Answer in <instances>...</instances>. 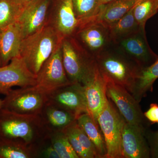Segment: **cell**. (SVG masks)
<instances>
[{
	"label": "cell",
	"instance_id": "obj_10",
	"mask_svg": "<svg viewBox=\"0 0 158 158\" xmlns=\"http://www.w3.org/2000/svg\"><path fill=\"white\" fill-rule=\"evenodd\" d=\"M73 37L94 58L113 45L108 28L94 22L80 26Z\"/></svg>",
	"mask_w": 158,
	"mask_h": 158
},
{
	"label": "cell",
	"instance_id": "obj_25",
	"mask_svg": "<svg viewBox=\"0 0 158 158\" xmlns=\"http://www.w3.org/2000/svg\"><path fill=\"white\" fill-rule=\"evenodd\" d=\"M17 140L0 136V158L29 157V153Z\"/></svg>",
	"mask_w": 158,
	"mask_h": 158
},
{
	"label": "cell",
	"instance_id": "obj_21",
	"mask_svg": "<svg viewBox=\"0 0 158 158\" xmlns=\"http://www.w3.org/2000/svg\"><path fill=\"white\" fill-rule=\"evenodd\" d=\"M133 7L121 19L108 27L113 44L117 40L143 29L139 27L136 21L133 14Z\"/></svg>",
	"mask_w": 158,
	"mask_h": 158
},
{
	"label": "cell",
	"instance_id": "obj_29",
	"mask_svg": "<svg viewBox=\"0 0 158 158\" xmlns=\"http://www.w3.org/2000/svg\"><path fill=\"white\" fill-rule=\"evenodd\" d=\"M65 128V130L63 132L67 136L70 144L79 158H91V156L82 146L69 125Z\"/></svg>",
	"mask_w": 158,
	"mask_h": 158
},
{
	"label": "cell",
	"instance_id": "obj_26",
	"mask_svg": "<svg viewBox=\"0 0 158 158\" xmlns=\"http://www.w3.org/2000/svg\"><path fill=\"white\" fill-rule=\"evenodd\" d=\"M52 146L61 158H79L64 132L57 133L52 138Z\"/></svg>",
	"mask_w": 158,
	"mask_h": 158
},
{
	"label": "cell",
	"instance_id": "obj_19",
	"mask_svg": "<svg viewBox=\"0 0 158 158\" xmlns=\"http://www.w3.org/2000/svg\"><path fill=\"white\" fill-rule=\"evenodd\" d=\"M76 121L96 147L100 158H106V143L102 132L99 128L98 123L88 113L80 115L77 118Z\"/></svg>",
	"mask_w": 158,
	"mask_h": 158
},
{
	"label": "cell",
	"instance_id": "obj_34",
	"mask_svg": "<svg viewBox=\"0 0 158 158\" xmlns=\"http://www.w3.org/2000/svg\"><path fill=\"white\" fill-rule=\"evenodd\" d=\"M112 1L113 0H100V2L101 5H103Z\"/></svg>",
	"mask_w": 158,
	"mask_h": 158
},
{
	"label": "cell",
	"instance_id": "obj_28",
	"mask_svg": "<svg viewBox=\"0 0 158 158\" xmlns=\"http://www.w3.org/2000/svg\"><path fill=\"white\" fill-rule=\"evenodd\" d=\"M69 126L77 136L82 146L91 156V158H100L96 147L84 131L80 127L76 120L69 125Z\"/></svg>",
	"mask_w": 158,
	"mask_h": 158
},
{
	"label": "cell",
	"instance_id": "obj_3",
	"mask_svg": "<svg viewBox=\"0 0 158 158\" xmlns=\"http://www.w3.org/2000/svg\"><path fill=\"white\" fill-rule=\"evenodd\" d=\"M61 48L63 65L69 80L72 83L85 85L98 68L95 58L74 37L62 39Z\"/></svg>",
	"mask_w": 158,
	"mask_h": 158
},
{
	"label": "cell",
	"instance_id": "obj_2",
	"mask_svg": "<svg viewBox=\"0 0 158 158\" xmlns=\"http://www.w3.org/2000/svg\"><path fill=\"white\" fill-rule=\"evenodd\" d=\"M62 40L56 31L48 23L41 30L22 40L19 56L30 70L37 75Z\"/></svg>",
	"mask_w": 158,
	"mask_h": 158
},
{
	"label": "cell",
	"instance_id": "obj_6",
	"mask_svg": "<svg viewBox=\"0 0 158 158\" xmlns=\"http://www.w3.org/2000/svg\"><path fill=\"white\" fill-rule=\"evenodd\" d=\"M106 82L107 97L115 104L125 121L131 124L145 126V116L139 102L132 94L120 85L108 81Z\"/></svg>",
	"mask_w": 158,
	"mask_h": 158
},
{
	"label": "cell",
	"instance_id": "obj_14",
	"mask_svg": "<svg viewBox=\"0 0 158 158\" xmlns=\"http://www.w3.org/2000/svg\"><path fill=\"white\" fill-rule=\"evenodd\" d=\"M2 108L0 110V136L22 139L26 142L31 141L34 130L29 116Z\"/></svg>",
	"mask_w": 158,
	"mask_h": 158
},
{
	"label": "cell",
	"instance_id": "obj_17",
	"mask_svg": "<svg viewBox=\"0 0 158 158\" xmlns=\"http://www.w3.org/2000/svg\"><path fill=\"white\" fill-rule=\"evenodd\" d=\"M21 33L16 22L0 31V58L2 66L19 56L22 40Z\"/></svg>",
	"mask_w": 158,
	"mask_h": 158
},
{
	"label": "cell",
	"instance_id": "obj_24",
	"mask_svg": "<svg viewBox=\"0 0 158 158\" xmlns=\"http://www.w3.org/2000/svg\"><path fill=\"white\" fill-rule=\"evenodd\" d=\"M23 9L12 0H0V31L16 22Z\"/></svg>",
	"mask_w": 158,
	"mask_h": 158
},
{
	"label": "cell",
	"instance_id": "obj_32",
	"mask_svg": "<svg viewBox=\"0 0 158 158\" xmlns=\"http://www.w3.org/2000/svg\"><path fill=\"white\" fill-rule=\"evenodd\" d=\"M44 156L48 158H61L60 156L52 146L46 148L43 153Z\"/></svg>",
	"mask_w": 158,
	"mask_h": 158
},
{
	"label": "cell",
	"instance_id": "obj_22",
	"mask_svg": "<svg viewBox=\"0 0 158 158\" xmlns=\"http://www.w3.org/2000/svg\"><path fill=\"white\" fill-rule=\"evenodd\" d=\"M73 5L75 15L80 23L79 27L94 22L102 6L100 0H73Z\"/></svg>",
	"mask_w": 158,
	"mask_h": 158
},
{
	"label": "cell",
	"instance_id": "obj_36",
	"mask_svg": "<svg viewBox=\"0 0 158 158\" xmlns=\"http://www.w3.org/2000/svg\"><path fill=\"white\" fill-rule=\"evenodd\" d=\"M2 63H1V58H0V66H2Z\"/></svg>",
	"mask_w": 158,
	"mask_h": 158
},
{
	"label": "cell",
	"instance_id": "obj_15",
	"mask_svg": "<svg viewBox=\"0 0 158 158\" xmlns=\"http://www.w3.org/2000/svg\"><path fill=\"white\" fill-rule=\"evenodd\" d=\"M53 93L55 101L76 118L83 113H88L85 87L82 84L73 83Z\"/></svg>",
	"mask_w": 158,
	"mask_h": 158
},
{
	"label": "cell",
	"instance_id": "obj_4",
	"mask_svg": "<svg viewBox=\"0 0 158 158\" xmlns=\"http://www.w3.org/2000/svg\"><path fill=\"white\" fill-rule=\"evenodd\" d=\"M97 122L106 143V158H123L122 140L126 121L109 99L99 114Z\"/></svg>",
	"mask_w": 158,
	"mask_h": 158
},
{
	"label": "cell",
	"instance_id": "obj_35",
	"mask_svg": "<svg viewBox=\"0 0 158 158\" xmlns=\"http://www.w3.org/2000/svg\"><path fill=\"white\" fill-rule=\"evenodd\" d=\"M3 104H4V100L0 99V110L2 109L3 107Z\"/></svg>",
	"mask_w": 158,
	"mask_h": 158
},
{
	"label": "cell",
	"instance_id": "obj_31",
	"mask_svg": "<svg viewBox=\"0 0 158 158\" xmlns=\"http://www.w3.org/2000/svg\"><path fill=\"white\" fill-rule=\"evenodd\" d=\"M145 118L148 121L156 123L158 122V105L156 103L151 104L149 109L144 113Z\"/></svg>",
	"mask_w": 158,
	"mask_h": 158
},
{
	"label": "cell",
	"instance_id": "obj_7",
	"mask_svg": "<svg viewBox=\"0 0 158 158\" xmlns=\"http://www.w3.org/2000/svg\"><path fill=\"white\" fill-rule=\"evenodd\" d=\"M113 44L142 69L152 65L158 59V56L153 52L148 42L145 29H140Z\"/></svg>",
	"mask_w": 158,
	"mask_h": 158
},
{
	"label": "cell",
	"instance_id": "obj_8",
	"mask_svg": "<svg viewBox=\"0 0 158 158\" xmlns=\"http://www.w3.org/2000/svg\"><path fill=\"white\" fill-rule=\"evenodd\" d=\"M37 84V75L30 70L20 56L11 59L10 63L0 66V94L6 95L12 87L34 86Z\"/></svg>",
	"mask_w": 158,
	"mask_h": 158
},
{
	"label": "cell",
	"instance_id": "obj_16",
	"mask_svg": "<svg viewBox=\"0 0 158 158\" xmlns=\"http://www.w3.org/2000/svg\"><path fill=\"white\" fill-rule=\"evenodd\" d=\"M84 86L88 113L98 123L99 114L109 100L106 94V82L98 68L93 76Z\"/></svg>",
	"mask_w": 158,
	"mask_h": 158
},
{
	"label": "cell",
	"instance_id": "obj_11",
	"mask_svg": "<svg viewBox=\"0 0 158 158\" xmlns=\"http://www.w3.org/2000/svg\"><path fill=\"white\" fill-rule=\"evenodd\" d=\"M48 23L62 40L73 37L79 26L74 12L73 0H55L50 7Z\"/></svg>",
	"mask_w": 158,
	"mask_h": 158
},
{
	"label": "cell",
	"instance_id": "obj_23",
	"mask_svg": "<svg viewBox=\"0 0 158 158\" xmlns=\"http://www.w3.org/2000/svg\"><path fill=\"white\" fill-rule=\"evenodd\" d=\"M158 12V0H138L133 7V14L141 28L145 29L148 20Z\"/></svg>",
	"mask_w": 158,
	"mask_h": 158
},
{
	"label": "cell",
	"instance_id": "obj_33",
	"mask_svg": "<svg viewBox=\"0 0 158 158\" xmlns=\"http://www.w3.org/2000/svg\"><path fill=\"white\" fill-rule=\"evenodd\" d=\"M12 1L19 6L24 8L30 3L34 2L35 0H12Z\"/></svg>",
	"mask_w": 158,
	"mask_h": 158
},
{
	"label": "cell",
	"instance_id": "obj_9",
	"mask_svg": "<svg viewBox=\"0 0 158 158\" xmlns=\"http://www.w3.org/2000/svg\"><path fill=\"white\" fill-rule=\"evenodd\" d=\"M46 95L35 86L12 89L3 100V108L19 114L32 115L42 107Z\"/></svg>",
	"mask_w": 158,
	"mask_h": 158
},
{
	"label": "cell",
	"instance_id": "obj_27",
	"mask_svg": "<svg viewBox=\"0 0 158 158\" xmlns=\"http://www.w3.org/2000/svg\"><path fill=\"white\" fill-rule=\"evenodd\" d=\"M47 115L50 123L56 127H65L76 120V117L67 111L51 108L47 111Z\"/></svg>",
	"mask_w": 158,
	"mask_h": 158
},
{
	"label": "cell",
	"instance_id": "obj_18",
	"mask_svg": "<svg viewBox=\"0 0 158 158\" xmlns=\"http://www.w3.org/2000/svg\"><path fill=\"white\" fill-rule=\"evenodd\" d=\"M138 0H113L102 5L94 22L106 27L116 23L135 6Z\"/></svg>",
	"mask_w": 158,
	"mask_h": 158
},
{
	"label": "cell",
	"instance_id": "obj_13",
	"mask_svg": "<svg viewBox=\"0 0 158 158\" xmlns=\"http://www.w3.org/2000/svg\"><path fill=\"white\" fill-rule=\"evenodd\" d=\"M145 126L125 123L122 133L123 158H148L151 156Z\"/></svg>",
	"mask_w": 158,
	"mask_h": 158
},
{
	"label": "cell",
	"instance_id": "obj_30",
	"mask_svg": "<svg viewBox=\"0 0 158 158\" xmlns=\"http://www.w3.org/2000/svg\"><path fill=\"white\" fill-rule=\"evenodd\" d=\"M148 139L151 149V155L152 157L158 158V131L148 132Z\"/></svg>",
	"mask_w": 158,
	"mask_h": 158
},
{
	"label": "cell",
	"instance_id": "obj_20",
	"mask_svg": "<svg viewBox=\"0 0 158 158\" xmlns=\"http://www.w3.org/2000/svg\"><path fill=\"white\" fill-rule=\"evenodd\" d=\"M158 79V59L152 65L142 69L137 80L131 94L139 102L148 91H152L153 85Z\"/></svg>",
	"mask_w": 158,
	"mask_h": 158
},
{
	"label": "cell",
	"instance_id": "obj_5",
	"mask_svg": "<svg viewBox=\"0 0 158 158\" xmlns=\"http://www.w3.org/2000/svg\"><path fill=\"white\" fill-rule=\"evenodd\" d=\"M72 84L63 65L61 43L41 66L37 74V84L34 86L49 95Z\"/></svg>",
	"mask_w": 158,
	"mask_h": 158
},
{
	"label": "cell",
	"instance_id": "obj_1",
	"mask_svg": "<svg viewBox=\"0 0 158 158\" xmlns=\"http://www.w3.org/2000/svg\"><path fill=\"white\" fill-rule=\"evenodd\" d=\"M106 81L126 88L131 94L142 68L113 44L95 58Z\"/></svg>",
	"mask_w": 158,
	"mask_h": 158
},
{
	"label": "cell",
	"instance_id": "obj_37",
	"mask_svg": "<svg viewBox=\"0 0 158 158\" xmlns=\"http://www.w3.org/2000/svg\"></svg>",
	"mask_w": 158,
	"mask_h": 158
},
{
	"label": "cell",
	"instance_id": "obj_12",
	"mask_svg": "<svg viewBox=\"0 0 158 158\" xmlns=\"http://www.w3.org/2000/svg\"><path fill=\"white\" fill-rule=\"evenodd\" d=\"M52 0H35L25 7L16 23L23 39L47 24Z\"/></svg>",
	"mask_w": 158,
	"mask_h": 158
}]
</instances>
